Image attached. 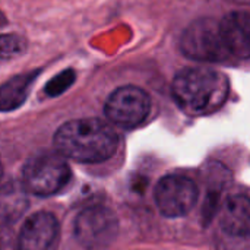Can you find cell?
I'll use <instances>...</instances> for the list:
<instances>
[{
  "instance_id": "2e32d148",
  "label": "cell",
  "mask_w": 250,
  "mask_h": 250,
  "mask_svg": "<svg viewBox=\"0 0 250 250\" xmlns=\"http://www.w3.org/2000/svg\"><path fill=\"white\" fill-rule=\"evenodd\" d=\"M231 1H237V3H246V4H250V0H231Z\"/></svg>"
},
{
  "instance_id": "7a4b0ae2",
  "label": "cell",
  "mask_w": 250,
  "mask_h": 250,
  "mask_svg": "<svg viewBox=\"0 0 250 250\" xmlns=\"http://www.w3.org/2000/svg\"><path fill=\"white\" fill-rule=\"evenodd\" d=\"M230 83L226 75L209 67H188L180 70L171 85L177 105L190 116H205L217 111L226 103Z\"/></svg>"
},
{
  "instance_id": "9a60e30c",
  "label": "cell",
  "mask_w": 250,
  "mask_h": 250,
  "mask_svg": "<svg viewBox=\"0 0 250 250\" xmlns=\"http://www.w3.org/2000/svg\"><path fill=\"white\" fill-rule=\"evenodd\" d=\"M1 250H19V242L13 236L9 226H3L1 230Z\"/></svg>"
},
{
  "instance_id": "5b68a950",
  "label": "cell",
  "mask_w": 250,
  "mask_h": 250,
  "mask_svg": "<svg viewBox=\"0 0 250 250\" xmlns=\"http://www.w3.org/2000/svg\"><path fill=\"white\" fill-rule=\"evenodd\" d=\"M119 230L116 214L101 205L85 208L75 220V237L86 249L100 250L108 248Z\"/></svg>"
},
{
  "instance_id": "52a82bcc",
  "label": "cell",
  "mask_w": 250,
  "mask_h": 250,
  "mask_svg": "<svg viewBox=\"0 0 250 250\" xmlns=\"http://www.w3.org/2000/svg\"><path fill=\"white\" fill-rule=\"evenodd\" d=\"M151 110L149 95L138 86H122L110 94L105 101V117L125 129L141 125Z\"/></svg>"
},
{
  "instance_id": "4fadbf2b",
  "label": "cell",
  "mask_w": 250,
  "mask_h": 250,
  "mask_svg": "<svg viewBox=\"0 0 250 250\" xmlns=\"http://www.w3.org/2000/svg\"><path fill=\"white\" fill-rule=\"evenodd\" d=\"M75 82V72L67 69L64 72H62L60 75L54 76L45 86V92L50 97H56L63 94L72 83Z\"/></svg>"
},
{
  "instance_id": "3957f363",
  "label": "cell",
  "mask_w": 250,
  "mask_h": 250,
  "mask_svg": "<svg viewBox=\"0 0 250 250\" xmlns=\"http://www.w3.org/2000/svg\"><path fill=\"white\" fill-rule=\"evenodd\" d=\"M70 179V168L60 152H41L31 157L22 170V185L35 196H51L60 192Z\"/></svg>"
},
{
  "instance_id": "8fae6325",
  "label": "cell",
  "mask_w": 250,
  "mask_h": 250,
  "mask_svg": "<svg viewBox=\"0 0 250 250\" xmlns=\"http://www.w3.org/2000/svg\"><path fill=\"white\" fill-rule=\"evenodd\" d=\"M26 193L28 192L22 183L19 185L15 180H7L3 183L1 211H0L3 226H12L25 212V209L28 207Z\"/></svg>"
},
{
  "instance_id": "7c38bea8",
  "label": "cell",
  "mask_w": 250,
  "mask_h": 250,
  "mask_svg": "<svg viewBox=\"0 0 250 250\" xmlns=\"http://www.w3.org/2000/svg\"><path fill=\"white\" fill-rule=\"evenodd\" d=\"M37 73H26V75H19L7 81L1 86V95H0V104L3 111H10L18 108L28 95L29 86L34 81Z\"/></svg>"
},
{
  "instance_id": "277c9868",
  "label": "cell",
  "mask_w": 250,
  "mask_h": 250,
  "mask_svg": "<svg viewBox=\"0 0 250 250\" xmlns=\"http://www.w3.org/2000/svg\"><path fill=\"white\" fill-rule=\"evenodd\" d=\"M180 48L192 60L220 63L230 59L221 35L220 22L209 18L198 19L185 29Z\"/></svg>"
},
{
  "instance_id": "9c48e42d",
  "label": "cell",
  "mask_w": 250,
  "mask_h": 250,
  "mask_svg": "<svg viewBox=\"0 0 250 250\" xmlns=\"http://www.w3.org/2000/svg\"><path fill=\"white\" fill-rule=\"evenodd\" d=\"M59 223L53 214L35 212L19 233V250H54L59 243Z\"/></svg>"
},
{
  "instance_id": "6da1fadb",
  "label": "cell",
  "mask_w": 250,
  "mask_h": 250,
  "mask_svg": "<svg viewBox=\"0 0 250 250\" xmlns=\"http://www.w3.org/2000/svg\"><path fill=\"white\" fill-rule=\"evenodd\" d=\"M54 146L57 152L73 161L101 163L117 151L119 135L100 119H78L57 129Z\"/></svg>"
},
{
  "instance_id": "30bf717a",
  "label": "cell",
  "mask_w": 250,
  "mask_h": 250,
  "mask_svg": "<svg viewBox=\"0 0 250 250\" xmlns=\"http://www.w3.org/2000/svg\"><path fill=\"white\" fill-rule=\"evenodd\" d=\"M220 26L230 57L250 59V13L230 12L220 21Z\"/></svg>"
},
{
  "instance_id": "8992f818",
  "label": "cell",
  "mask_w": 250,
  "mask_h": 250,
  "mask_svg": "<svg viewBox=\"0 0 250 250\" xmlns=\"http://www.w3.org/2000/svg\"><path fill=\"white\" fill-rule=\"evenodd\" d=\"M217 242L221 250H250V198L234 195L224 202Z\"/></svg>"
},
{
  "instance_id": "ba28073f",
  "label": "cell",
  "mask_w": 250,
  "mask_h": 250,
  "mask_svg": "<svg viewBox=\"0 0 250 250\" xmlns=\"http://www.w3.org/2000/svg\"><path fill=\"white\" fill-rule=\"evenodd\" d=\"M198 201L196 185L179 174L163 177L155 188V204L167 218H180L190 212Z\"/></svg>"
},
{
  "instance_id": "5bb4252c",
  "label": "cell",
  "mask_w": 250,
  "mask_h": 250,
  "mask_svg": "<svg viewBox=\"0 0 250 250\" xmlns=\"http://www.w3.org/2000/svg\"><path fill=\"white\" fill-rule=\"evenodd\" d=\"M25 40L19 35H3L1 37V59L7 60L10 57L19 56L25 51Z\"/></svg>"
}]
</instances>
